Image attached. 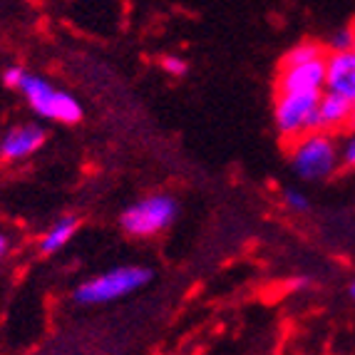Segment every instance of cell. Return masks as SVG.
Instances as JSON below:
<instances>
[{
    "instance_id": "obj_14",
    "label": "cell",
    "mask_w": 355,
    "mask_h": 355,
    "mask_svg": "<svg viewBox=\"0 0 355 355\" xmlns=\"http://www.w3.org/2000/svg\"><path fill=\"white\" fill-rule=\"evenodd\" d=\"M162 67H164L169 75H174V77H182V75H187V62L184 60H179V58H164L162 60Z\"/></svg>"
},
{
    "instance_id": "obj_9",
    "label": "cell",
    "mask_w": 355,
    "mask_h": 355,
    "mask_svg": "<svg viewBox=\"0 0 355 355\" xmlns=\"http://www.w3.org/2000/svg\"><path fill=\"white\" fill-rule=\"evenodd\" d=\"M45 130L40 125H23V127H12L3 142H0V157L3 159H23L30 157L33 152L45 144Z\"/></svg>"
},
{
    "instance_id": "obj_19",
    "label": "cell",
    "mask_w": 355,
    "mask_h": 355,
    "mask_svg": "<svg viewBox=\"0 0 355 355\" xmlns=\"http://www.w3.org/2000/svg\"><path fill=\"white\" fill-rule=\"evenodd\" d=\"M353 50H355V45H353Z\"/></svg>"
},
{
    "instance_id": "obj_12",
    "label": "cell",
    "mask_w": 355,
    "mask_h": 355,
    "mask_svg": "<svg viewBox=\"0 0 355 355\" xmlns=\"http://www.w3.org/2000/svg\"><path fill=\"white\" fill-rule=\"evenodd\" d=\"M353 45H355V30H350V28L338 30L336 35L331 37V42H328L331 53H343V50H353Z\"/></svg>"
},
{
    "instance_id": "obj_10",
    "label": "cell",
    "mask_w": 355,
    "mask_h": 355,
    "mask_svg": "<svg viewBox=\"0 0 355 355\" xmlns=\"http://www.w3.org/2000/svg\"><path fill=\"white\" fill-rule=\"evenodd\" d=\"M77 226H80V221H77L75 216H65V219H60L58 224L45 234V239H42V243H40V251L42 254H55V251H60L72 239V234L77 231Z\"/></svg>"
},
{
    "instance_id": "obj_18",
    "label": "cell",
    "mask_w": 355,
    "mask_h": 355,
    "mask_svg": "<svg viewBox=\"0 0 355 355\" xmlns=\"http://www.w3.org/2000/svg\"><path fill=\"white\" fill-rule=\"evenodd\" d=\"M350 296L355 298V281H353V286H350Z\"/></svg>"
},
{
    "instance_id": "obj_3",
    "label": "cell",
    "mask_w": 355,
    "mask_h": 355,
    "mask_svg": "<svg viewBox=\"0 0 355 355\" xmlns=\"http://www.w3.org/2000/svg\"><path fill=\"white\" fill-rule=\"evenodd\" d=\"M338 149L328 132H306L293 152V172L306 182H323L338 169Z\"/></svg>"
},
{
    "instance_id": "obj_1",
    "label": "cell",
    "mask_w": 355,
    "mask_h": 355,
    "mask_svg": "<svg viewBox=\"0 0 355 355\" xmlns=\"http://www.w3.org/2000/svg\"><path fill=\"white\" fill-rule=\"evenodd\" d=\"M154 279L152 268L147 266H119L114 271H107L97 279L85 281L80 288L72 293L77 303L83 306H95V303H107L114 298H122L132 291L142 288Z\"/></svg>"
},
{
    "instance_id": "obj_8",
    "label": "cell",
    "mask_w": 355,
    "mask_h": 355,
    "mask_svg": "<svg viewBox=\"0 0 355 355\" xmlns=\"http://www.w3.org/2000/svg\"><path fill=\"white\" fill-rule=\"evenodd\" d=\"M326 89L355 102V50L328 55Z\"/></svg>"
},
{
    "instance_id": "obj_6",
    "label": "cell",
    "mask_w": 355,
    "mask_h": 355,
    "mask_svg": "<svg viewBox=\"0 0 355 355\" xmlns=\"http://www.w3.org/2000/svg\"><path fill=\"white\" fill-rule=\"evenodd\" d=\"M328 55L308 60L301 65H281L276 92H308V89L326 87Z\"/></svg>"
},
{
    "instance_id": "obj_16",
    "label": "cell",
    "mask_w": 355,
    "mask_h": 355,
    "mask_svg": "<svg viewBox=\"0 0 355 355\" xmlns=\"http://www.w3.org/2000/svg\"><path fill=\"white\" fill-rule=\"evenodd\" d=\"M343 164L350 166V169L355 166V135L350 137L348 142H345V147H343Z\"/></svg>"
},
{
    "instance_id": "obj_2",
    "label": "cell",
    "mask_w": 355,
    "mask_h": 355,
    "mask_svg": "<svg viewBox=\"0 0 355 355\" xmlns=\"http://www.w3.org/2000/svg\"><path fill=\"white\" fill-rule=\"evenodd\" d=\"M20 92L40 117L55 119V122H62V125H77L83 119L80 102L72 95H67V92H62V89H55L45 77L25 72L23 83H20Z\"/></svg>"
},
{
    "instance_id": "obj_5",
    "label": "cell",
    "mask_w": 355,
    "mask_h": 355,
    "mask_svg": "<svg viewBox=\"0 0 355 355\" xmlns=\"http://www.w3.org/2000/svg\"><path fill=\"white\" fill-rule=\"evenodd\" d=\"M323 89H308V92H276V107H273V119L281 135L298 137L308 132L311 117L315 112Z\"/></svg>"
},
{
    "instance_id": "obj_15",
    "label": "cell",
    "mask_w": 355,
    "mask_h": 355,
    "mask_svg": "<svg viewBox=\"0 0 355 355\" xmlns=\"http://www.w3.org/2000/svg\"><path fill=\"white\" fill-rule=\"evenodd\" d=\"M23 77H25V70L23 67H8L6 72H3V85L6 87H20V83H23Z\"/></svg>"
},
{
    "instance_id": "obj_13",
    "label": "cell",
    "mask_w": 355,
    "mask_h": 355,
    "mask_svg": "<svg viewBox=\"0 0 355 355\" xmlns=\"http://www.w3.org/2000/svg\"><path fill=\"white\" fill-rule=\"evenodd\" d=\"M284 202L288 204L293 211H306V209H308V196L301 194V191H296V189H286L284 191Z\"/></svg>"
},
{
    "instance_id": "obj_17",
    "label": "cell",
    "mask_w": 355,
    "mask_h": 355,
    "mask_svg": "<svg viewBox=\"0 0 355 355\" xmlns=\"http://www.w3.org/2000/svg\"><path fill=\"white\" fill-rule=\"evenodd\" d=\"M6 251H8V239L0 234V259H3V254H6Z\"/></svg>"
},
{
    "instance_id": "obj_4",
    "label": "cell",
    "mask_w": 355,
    "mask_h": 355,
    "mask_svg": "<svg viewBox=\"0 0 355 355\" xmlns=\"http://www.w3.org/2000/svg\"><path fill=\"white\" fill-rule=\"evenodd\" d=\"M177 214L179 204L174 202L172 196L157 194L125 209L122 216H119V224L132 236H152V234H157V231L166 229V226L172 224Z\"/></svg>"
},
{
    "instance_id": "obj_11",
    "label": "cell",
    "mask_w": 355,
    "mask_h": 355,
    "mask_svg": "<svg viewBox=\"0 0 355 355\" xmlns=\"http://www.w3.org/2000/svg\"><path fill=\"white\" fill-rule=\"evenodd\" d=\"M323 55H326V50L320 48V45H315V42H303V45H296V48L286 55L281 65H301V62L323 58Z\"/></svg>"
},
{
    "instance_id": "obj_7",
    "label": "cell",
    "mask_w": 355,
    "mask_h": 355,
    "mask_svg": "<svg viewBox=\"0 0 355 355\" xmlns=\"http://www.w3.org/2000/svg\"><path fill=\"white\" fill-rule=\"evenodd\" d=\"M355 119V102L345 100V97L336 95L331 89H326L320 95L318 105H315V112L311 117V125H308V132H331L338 130L343 125H353Z\"/></svg>"
}]
</instances>
